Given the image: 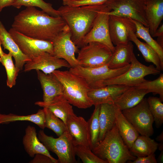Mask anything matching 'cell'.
I'll use <instances>...</instances> for the list:
<instances>
[{
    "label": "cell",
    "mask_w": 163,
    "mask_h": 163,
    "mask_svg": "<svg viewBox=\"0 0 163 163\" xmlns=\"http://www.w3.org/2000/svg\"><path fill=\"white\" fill-rule=\"evenodd\" d=\"M115 124L120 135L129 149L139 134L124 117L121 111L116 107Z\"/></svg>",
    "instance_id": "cell-26"
},
{
    "label": "cell",
    "mask_w": 163,
    "mask_h": 163,
    "mask_svg": "<svg viewBox=\"0 0 163 163\" xmlns=\"http://www.w3.org/2000/svg\"><path fill=\"white\" fill-rule=\"evenodd\" d=\"M156 41L158 44L163 48V36L157 37Z\"/></svg>",
    "instance_id": "cell-43"
},
{
    "label": "cell",
    "mask_w": 163,
    "mask_h": 163,
    "mask_svg": "<svg viewBox=\"0 0 163 163\" xmlns=\"http://www.w3.org/2000/svg\"><path fill=\"white\" fill-rule=\"evenodd\" d=\"M136 88L146 90L148 93H152L158 94L159 98L163 101V74H161L159 76L153 81H147L142 83L135 86Z\"/></svg>",
    "instance_id": "cell-37"
},
{
    "label": "cell",
    "mask_w": 163,
    "mask_h": 163,
    "mask_svg": "<svg viewBox=\"0 0 163 163\" xmlns=\"http://www.w3.org/2000/svg\"><path fill=\"white\" fill-rule=\"evenodd\" d=\"M0 39L4 49L8 50L14 57L15 66L20 71L22 70L25 64L31 60L22 53L1 21Z\"/></svg>",
    "instance_id": "cell-20"
},
{
    "label": "cell",
    "mask_w": 163,
    "mask_h": 163,
    "mask_svg": "<svg viewBox=\"0 0 163 163\" xmlns=\"http://www.w3.org/2000/svg\"><path fill=\"white\" fill-rule=\"evenodd\" d=\"M133 48L134 46L131 41L116 45L111 58L107 64L108 67L111 69H117L130 64L134 53Z\"/></svg>",
    "instance_id": "cell-22"
},
{
    "label": "cell",
    "mask_w": 163,
    "mask_h": 163,
    "mask_svg": "<svg viewBox=\"0 0 163 163\" xmlns=\"http://www.w3.org/2000/svg\"><path fill=\"white\" fill-rule=\"evenodd\" d=\"M74 149L77 155L84 163H108L96 155L90 148L81 145H74Z\"/></svg>",
    "instance_id": "cell-36"
},
{
    "label": "cell",
    "mask_w": 163,
    "mask_h": 163,
    "mask_svg": "<svg viewBox=\"0 0 163 163\" xmlns=\"http://www.w3.org/2000/svg\"><path fill=\"white\" fill-rule=\"evenodd\" d=\"M130 66L123 73L117 77L104 81L102 87L109 85H119L135 86L147 80L145 77L148 75L159 74L160 71L153 65L147 66L139 62L133 53L132 56Z\"/></svg>",
    "instance_id": "cell-5"
},
{
    "label": "cell",
    "mask_w": 163,
    "mask_h": 163,
    "mask_svg": "<svg viewBox=\"0 0 163 163\" xmlns=\"http://www.w3.org/2000/svg\"><path fill=\"white\" fill-rule=\"evenodd\" d=\"M91 150L97 156L108 163H125L134 161L137 158L130 152L115 124Z\"/></svg>",
    "instance_id": "cell-3"
},
{
    "label": "cell",
    "mask_w": 163,
    "mask_h": 163,
    "mask_svg": "<svg viewBox=\"0 0 163 163\" xmlns=\"http://www.w3.org/2000/svg\"><path fill=\"white\" fill-rule=\"evenodd\" d=\"M45 126L53 131L59 137L67 131L65 124L47 108L44 107Z\"/></svg>",
    "instance_id": "cell-32"
},
{
    "label": "cell",
    "mask_w": 163,
    "mask_h": 163,
    "mask_svg": "<svg viewBox=\"0 0 163 163\" xmlns=\"http://www.w3.org/2000/svg\"><path fill=\"white\" fill-rule=\"evenodd\" d=\"M108 8L104 4L80 7L63 5L57 10L70 29L72 40L81 48L82 40L91 28L95 18L100 12Z\"/></svg>",
    "instance_id": "cell-2"
},
{
    "label": "cell",
    "mask_w": 163,
    "mask_h": 163,
    "mask_svg": "<svg viewBox=\"0 0 163 163\" xmlns=\"http://www.w3.org/2000/svg\"><path fill=\"white\" fill-rule=\"evenodd\" d=\"M16 0H0V12L5 7L12 6Z\"/></svg>",
    "instance_id": "cell-41"
},
{
    "label": "cell",
    "mask_w": 163,
    "mask_h": 163,
    "mask_svg": "<svg viewBox=\"0 0 163 163\" xmlns=\"http://www.w3.org/2000/svg\"><path fill=\"white\" fill-rule=\"evenodd\" d=\"M149 109L157 128L163 123V104L158 97L150 96L147 98Z\"/></svg>",
    "instance_id": "cell-35"
},
{
    "label": "cell",
    "mask_w": 163,
    "mask_h": 163,
    "mask_svg": "<svg viewBox=\"0 0 163 163\" xmlns=\"http://www.w3.org/2000/svg\"><path fill=\"white\" fill-rule=\"evenodd\" d=\"M108 25L110 40L116 45L130 41V32L136 30L133 20L127 17L109 15Z\"/></svg>",
    "instance_id": "cell-14"
},
{
    "label": "cell",
    "mask_w": 163,
    "mask_h": 163,
    "mask_svg": "<svg viewBox=\"0 0 163 163\" xmlns=\"http://www.w3.org/2000/svg\"><path fill=\"white\" fill-rule=\"evenodd\" d=\"M12 57L9 52L8 54L5 53L0 56V62L5 67L6 72L7 85L10 88L16 84L17 78L20 71L14 64Z\"/></svg>",
    "instance_id": "cell-33"
},
{
    "label": "cell",
    "mask_w": 163,
    "mask_h": 163,
    "mask_svg": "<svg viewBox=\"0 0 163 163\" xmlns=\"http://www.w3.org/2000/svg\"><path fill=\"white\" fill-rule=\"evenodd\" d=\"M24 66V71L25 72L32 70H39L46 74L51 73L61 67L71 68L69 63L65 60L46 52H43L28 61Z\"/></svg>",
    "instance_id": "cell-15"
},
{
    "label": "cell",
    "mask_w": 163,
    "mask_h": 163,
    "mask_svg": "<svg viewBox=\"0 0 163 163\" xmlns=\"http://www.w3.org/2000/svg\"><path fill=\"white\" fill-rule=\"evenodd\" d=\"M130 64L117 69L109 68L107 65L95 68H86L78 66L70 68L69 71L82 78L91 88L102 87L103 82L120 75L126 72Z\"/></svg>",
    "instance_id": "cell-10"
},
{
    "label": "cell",
    "mask_w": 163,
    "mask_h": 163,
    "mask_svg": "<svg viewBox=\"0 0 163 163\" xmlns=\"http://www.w3.org/2000/svg\"><path fill=\"white\" fill-rule=\"evenodd\" d=\"M116 110V107L113 103L100 104L98 116L99 143L103 139L107 132L115 125Z\"/></svg>",
    "instance_id": "cell-25"
},
{
    "label": "cell",
    "mask_w": 163,
    "mask_h": 163,
    "mask_svg": "<svg viewBox=\"0 0 163 163\" xmlns=\"http://www.w3.org/2000/svg\"><path fill=\"white\" fill-rule=\"evenodd\" d=\"M157 141L161 142H163V132L158 136L156 138Z\"/></svg>",
    "instance_id": "cell-44"
},
{
    "label": "cell",
    "mask_w": 163,
    "mask_h": 163,
    "mask_svg": "<svg viewBox=\"0 0 163 163\" xmlns=\"http://www.w3.org/2000/svg\"><path fill=\"white\" fill-rule=\"evenodd\" d=\"M163 36V24H162L158 27L156 30L154 34L152 36V37H157Z\"/></svg>",
    "instance_id": "cell-42"
},
{
    "label": "cell",
    "mask_w": 163,
    "mask_h": 163,
    "mask_svg": "<svg viewBox=\"0 0 163 163\" xmlns=\"http://www.w3.org/2000/svg\"><path fill=\"white\" fill-rule=\"evenodd\" d=\"M30 163H55L54 161L49 157L42 154H36Z\"/></svg>",
    "instance_id": "cell-40"
},
{
    "label": "cell",
    "mask_w": 163,
    "mask_h": 163,
    "mask_svg": "<svg viewBox=\"0 0 163 163\" xmlns=\"http://www.w3.org/2000/svg\"><path fill=\"white\" fill-rule=\"evenodd\" d=\"M161 152L159 155L158 160L160 163H163V150L161 151Z\"/></svg>",
    "instance_id": "cell-45"
},
{
    "label": "cell",
    "mask_w": 163,
    "mask_h": 163,
    "mask_svg": "<svg viewBox=\"0 0 163 163\" xmlns=\"http://www.w3.org/2000/svg\"><path fill=\"white\" fill-rule=\"evenodd\" d=\"M1 45L2 44H1V41L0 39V56H2L3 55H4L5 54V53L3 52L2 48V47L1 46Z\"/></svg>",
    "instance_id": "cell-46"
},
{
    "label": "cell",
    "mask_w": 163,
    "mask_h": 163,
    "mask_svg": "<svg viewBox=\"0 0 163 163\" xmlns=\"http://www.w3.org/2000/svg\"><path fill=\"white\" fill-rule=\"evenodd\" d=\"M36 71L43 92V101L50 102L56 97L63 94V86L53 73L46 74L40 70Z\"/></svg>",
    "instance_id": "cell-18"
},
{
    "label": "cell",
    "mask_w": 163,
    "mask_h": 163,
    "mask_svg": "<svg viewBox=\"0 0 163 163\" xmlns=\"http://www.w3.org/2000/svg\"><path fill=\"white\" fill-rule=\"evenodd\" d=\"M22 143L25 150L30 157L34 158L36 154H42L49 157L55 163H58V160L51 155L49 151L40 141L34 126L28 125L26 128Z\"/></svg>",
    "instance_id": "cell-19"
},
{
    "label": "cell",
    "mask_w": 163,
    "mask_h": 163,
    "mask_svg": "<svg viewBox=\"0 0 163 163\" xmlns=\"http://www.w3.org/2000/svg\"><path fill=\"white\" fill-rule=\"evenodd\" d=\"M109 0H71L63 5L80 7L84 6H92L102 5Z\"/></svg>",
    "instance_id": "cell-38"
},
{
    "label": "cell",
    "mask_w": 163,
    "mask_h": 163,
    "mask_svg": "<svg viewBox=\"0 0 163 163\" xmlns=\"http://www.w3.org/2000/svg\"><path fill=\"white\" fill-rule=\"evenodd\" d=\"M8 32L22 53L30 60L44 52L53 55L52 42L27 37L12 28Z\"/></svg>",
    "instance_id": "cell-11"
},
{
    "label": "cell",
    "mask_w": 163,
    "mask_h": 163,
    "mask_svg": "<svg viewBox=\"0 0 163 163\" xmlns=\"http://www.w3.org/2000/svg\"><path fill=\"white\" fill-rule=\"evenodd\" d=\"M100 105H95L94 111L90 118L87 121L91 141V149L92 150L99 143V137L100 127L98 116Z\"/></svg>",
    "instance_id": "cell-34"
},
{
    "label": "cell",
    "mask_w": 163,
    "mask_h": 163,
    "mask_svg": "<svg viewBox=\"0 0 163 163\" xmlns=\"http://www.w3.org/2000/svg\"><path fill=\"white\" fill-rule=\"evenodd\" d=\"M135 32L131 31L129 34L130 41L135 43L138 50L141 53L145 61L148 62H152L158 70H163V64L156 52L146 43L141 41L136 36Z\"/></svg>",
    "instance_id": "cell-28"
},
{
    "label": "cell",
    "mask_w": 163,
    "mask_h": 163,
    "mask_svg": "<svg viewBox=\"0 0 163 163\" xmlns=\"http://www.w3.org/2000/svg\"><path fill=\"white\" fill-rule=\"evenodd\" d=\"M136 27L135 34L137 38L144 40L146 43L151 46L158 53L163 64V48L154 40L150 35L149 27H145L142 23L133 20Z\"/></svg>",
    "instance_id": "cell-30"
},
{
    "label": "cell",
    "mask_w": 163,
    "mask_h": 163,
    "mask_svg": "<svg viewBox=\"0 0 163 163\" xmlns=\"http://www.w3.org/2000/svg\"><path fill=\"white\" fill-rule=\"evenodd\" d=\"M29 121L32 122L43 129L45 126V114L43 109H39L34 114L27 115H19L10 113L8 114L0 113V124H8L16 121Z\"/></svg>",
    "instance_id": "cell-29"
},
{
    "label": "cell",
    "mask_w": 163,
    "mask_h": 163,
    "mask_svg": "<svg viewBox=\"0 0 163 163\" xmlns=\"http://www.w3.org/2000/svg\"><path fill=\"white\" fill-rule=\"evenodd\" d=\"M12 6L17 9H19L22 6L37 7L51 16L60 17L59 11L52 7V4L43 0H16Z\"/></svg>",
    "instance_id": "cell-31"
},
{
    "label": "cell",
    "mask_w": 163,
    "mask_h": 163,
    "mask_svg": "<svg viewBox=\"0 0 163 163\" xmlns=\"http://www.w3.org/2000/svg\"><path fill=\"white\" fill-rule=\"evenodd\" d=\"M148 93L145 90L131 87L117 97L113 103L122 111L135 106Z\"/></svg>",
    "instance_id": "cell-23"
},
{
    "label": "cell",
    "mask_w": 163,
    "mask_h": 163,
    "mask_svg": "<svg viewBox=\"0 0 163 163\" xmlns=\"http://www.w3.org/2000/svg\"><path fill=\"white\" fill-rule=\"evenodd\" d=\"M70 29L67 25L64 29L53 41V55L66 60L74 68L79 65L75 54L79 50L71 39Z\"/></svg>",
    "instance_id": "cell-13"
},
{
    "label": "cell",
    "mask_w": 163,
    "mask_h": 163,
    "mask_svg": "<svg viewBox=\"0 0 163 163\" xmlns=\"http://www.w3.org/2000/svg\"><path fill=\"white\" fill-rule=\"evenodd\" d=\"M104 4L110 10L108 14L128 18L149 27L145 0H109Z\"/></svg>",
    "instance_id": "cell-9"
},
{
    "label": "cell",
    "mask_w": 163,
    "mask_h": 163,
    "mask_svg": "<svg viewBox=\"0 0 163 163\" xmlns=\"http://www.w3.org/2000/svg\"><path fill=\"white\" fill-rule=\"evenodd\" d=\"M66 25L61 17L29 7L15 16L12 28L27 37L53 42Z\"/></svg>",
    "instance_id": "cell-1"
},
{
    "label": "cell",
    "mask_w": 163,
    "mask_h": 163,
    "mask_svg": "<svg viewBox=\"0 0 163 163\" xmlns=\"http://www.w3.org/2000/svg\"><path fill=\"white\" fill-rule=\"evenodd\" d=\"M110 11L109 8L100 12L95 18L92 27L83 38L81 48L89 43L96 42L103 43L108 47L113 53L115 46L110 38L108 20L109 15L107 12Z\"/></svg>",
    "instance_id": "cell-12"
},
{
    "label": "cell",
    "mask_w": 163,
    "mask_h": 163,
    "mask_svg": "<svg viewBox=\"0 0 163 163\" xmlns=\"http://www.w3.org/2000/svg\"><path fill=\"white\" fill-rule=\"evenodd\" d=\"M131 87L119 85H109L91 88L88 96L94 106L104 103H113L115 99Z\"/></svg>",
    "instance_id": "cell-17"
},
{
    "label": "cell",
    "mask_w": 163,
    "mask_h": 163,
    "mask_svg": "<svg viewBox=\"0 0 163 163\" xmlns=\"http://www.w3.org/2000/svg\"><path fill=\"white\" fill-rule=\"evenodd\" d=\"M149 32L152 36L163 19V0H145Z\"/></svg>",
    "instance_id": "cell-24"
},
{
    "label": "cell",
    "mask_w": 163,
    "mask_h": 163,
    "mask_svg": "<svg viewBox=\"0 0 163 163\" xmlns=\"http://www.w3.org/2000/svg\"><path fill=\"white\" fill-rule=\"evenodd\" d=\"M158 143L150 136L139 135L133 143L129 150L135 156L144 157L155 153Z\"/></svg>",
    "instance_id": "cell-27"
},
{
    "label": "cell",
    "mask_w": 163,
    "mask_h": 163,
    "mask_svg": "<svg viewBox=\"0 0 163 163\" xmlns=\"http://www.w3.org/2000/svg\"><path fill=\"white\" fill-rule=\"evenodd\" d=\"M131 163H156L157 161L155 158V153L141 157H137L133 161H129Z\"/></svg>",
    "instance_id": "cell-39"
},
{
    "label": "cell",
    "mask_w": 163,
    "mask_h": 163,
    "mask_svg": "<svg viewBox=\"0 0 163 163\" xmlns=\"http://www.w3.org/2000/svg\"><path fill=\"white\" fill-rule=\"evenodd\" d=\"M53 73L62 83L63 95L71 104L80 109H86L93 105L88 94L91 88L82 78L69 70H56Z\"/></svg>",
    "instance_id": "cell-4"
},
{
    "label": "cell",
    "mask_w": 163,
    "mask_h": 163,
    "mask_svg": "<svg viewBox=\"0 0 163 163\" xmlns=\"http://www.w3.org/2000/svg\"><path fill=\"white\" fill-rule=\"evenodd\" d=\"M121 111L139 134L150 137L153 135L154 120L146 98L144 97L135 106Z\"/></svg>",
    "instance_id": "cell-8"
},
{
    "label": "cell",
    "mask_w": 163,
    "mask_h": 163,
    "mask_svg": "<svg viewBox=\"0 0 163 163\" xmlns=\"http://www.w3.org/2000/svg\"><path fill=\"white\" fill-rule=\"evenodd\" d=\"M62 4L63 5L65 4V3L69 2V1L71 0H62Z\"/></svg>",
    "instance_id": "cell-47"
},
{
    "label": "cell",
    "mask_w": 163,
    "mask_h": 163,
    "mask_svg": "<svg viewBox=\"0 0 163 163\" xmlns=\"http://www.w3.org/2000/svg\"><path fill=\"white\" fill-rule=\"evenodd\" d=\"M35 104L40 107L47 108L56 116L66 124L69 116L74 113L72 107L63 94L56 97L49 102L38 101Z\"/></svg>",
    "instance_id": "cell-21"
},
{
    "label": "cell",
    "mask_w": 163,
    "mask_h": 163,
    "mask_svg": "<svg viewBox=\"0 0 163 163\" xmlns=\"http://www.w3.org/2000/svg\"><path fill=\"white\" fill-rule=\"evenodd\" d=\"M38 137L49 151L57 155L58 163L77 162L73 139L68 131L55 138L46 135L42 129L39 131Z\"/></svg>",
    "instance_id": "cell-6"
},
{
    "label": "cell",
    "mask_w": 163,
    "mask_h": 163,
    "mask_svg": "<svg viewBox=\"0 0 163 163\" xmlns=\"http://www.w3.org/2000/svg\"><path fill=\"white\" fill-rule=\"evenodd\" d=\"M67 130L72 137L74 145H81L91 149L88 123L83 117L74 113L68 117L66 124Z\"/></svg>",
    "instance_id": "cell-16"
},
{
    "label": "cell",
    "mask_w": 163,
    "mask_h": 163,
    "mask_svg": "<svg viewBox=\"0 0 163 163\" xmlns=\"http://www.w3.org/2000/svg\"><path fill=\"white\" fill-rule=\"evenodd\" d=\"M77 60L79 66L86 68H95L107 65L113 53L106 45L98 42H91L81 48Z\"/></svg>",
    "instance_id": "cell-7"
}]
</instances>
